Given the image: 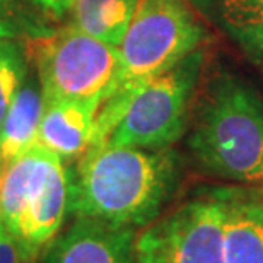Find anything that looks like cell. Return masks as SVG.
Wrapping results in <instances>:
<instances>
[{
    "label": "cell",
    "instance_id": "obj_1",
    "mask_svg": "<svg viewBox=\"0 0 263 263\" xmlns=\"http://www.w3.org/2000/svg\"><path fill=\"white\" fill-rule=\"evenodd\" d=\"M178 181L173 149L94 144L70 173V214L139 233L161 217Z\"/></svg>",
    "mask_w": 263,
    "mask_h": 263
},
{
    "label": "cell",
    "instance_id": "obj_13",
    "mask_svg": "<svg viewBox=\"0 0 263 263\" xmlns=\"http://www.w3.org/2000/svg\"><path fill=\"white\" fill-rule=\"evenodd\" d=\"M140 0H73L72 24L84 33L120 46Z\"/></svg>",
    "mask_w": 263,
    "mask_h": 263
},
{
    "label": "cell",
    "instance_id": "obj_8",
    "mask_svg": "<svg viewBox=\"0 0 263 263\" xmlns=\"http://www.w3.org/2000/svg\"><path fill=\"white\" fill-rule=\"evenodd\" d=\"M137 231L73 217L36 263H135Z\"/></svg>",
    "mask_w": 263,
    "mask_h": 263
},
{
    "label": "cell",
    "instance_id": "obj_15",
    "mask_svg": "<svg viewBox=\"0 0 263 263\" xmlns=\"http://www.w3.org/2000/svg\"><path fill=\"white\" fill-rule=\"evenodd\" d=\"M26 0H0V38H29L45 33Z\"/></svg>",
    "mask_w": 263,
    "mask_h": 263
},
{
    "label": "cell",
    "instance_id": "obj_11",
    "mask_svg": "<svg viewBox=\"0 0 263 263\" xmlns=\"http://www.w3.org/2000/svg\"><path fill=\"white\" fill-rule=\"evenodd\" d=\"M229 40L263 68V0H195Z\"/></svg>",
    "mask_w": 263,
    "mask_h": 263
},
{
    "label": "cell",
    "instance_id": "obj_10",
    "mask_svg": "<svg viewBox=\"0 0 263 263\" xmlns=\"http://www.w3.org/2000/svg\"><path fill=\"white\" fill-rule=\"evenodd\" d=\"M45 103L38 144L57 154L64 162L81 157L92 144L96 115L101 104L76 99Z\"/></svg>",
    "mask_w": 263,
    "mask_h": 263
},
{
    "label": "cell",
    "instance_id": "obj_17",
    "mask_svg": "<svg viewBox=\"0 0 263 263\" xmlns=\"http://www.w3.org/2000/svg\"><path fill=\"white\" fill-rule=\"evenodd\" d=\"M40 7H43L46 12L55 15L57 19L64 17L65 14H70L73 0H34Z\"/></svg>",
    "mask_w": 263,
    "mask_h": 263
},
{
    "label": "cell",
    "instance_id": "obj_3",
    "mask_svg": "<svg viewBox=\"0 0 263 263\" xmlns=\"http://www.w3.org/2000/svg\"><path fill=\"white\" fill-rule=\"evenodd\" d=\"M203 38L186 0H140L118 46V73L98 109L92 144L108 139L120 108L135 89L180 64L200 48Z\"/></svg>",
    "mask_w": 263,
    "mask_h": 263
},
{
    "label": "cell",
    "instance_id": "obj_6",
    "mask_svg": "<svg viewBox=\"0 0 263 263\" xmlns=\"http://www.w3.org/2000/svg\"><path fill=\"white\" fill-rule=\"evenodd\" d=\"M45 101L76 99L103 104L113 87L120 50L84 33L73 24L29 36Z\"/></svg>",
    "mask_w": 263,
    "mask_h": 263
},
{
    "label": "cell",
    "instance_id": "obj_12",
    "mask_svg": "<svg viewBox=\"0 0 263 263\" xmlns=\"http://www.w3.org/2000/svg\"><path fill=\"white\" fill-rule=\"evenodd\" d=\"M45 104L41 86L26 81L0 127V167L2 170L38 144V130Z\"/></svg>",
    "mask_w": 263,
    "mask_h": 263
},
{
    "label": "cell",
    "instance_id": "obj_14",
    "mask_svg": "<svg viewBox=\"0 0 263 263\" xmlns=\"http://www.w3.org/2000/svg\"><path fill=\"white\" fill-rule=\"evenodd\" d=\"M26 82V62L14 40L0 38V127Z\"/></svg>",
    "mask_w": 263,
    "mask_h": 263
},
{
    "label": "cell",
    "instance_id": "obj_9",
    "mask_svg": "<svg viewBox=\"0 0 263 263\" xmlns=\"http://www.w3.org/2000/svg\"><path fill=\"white\" fill-rule=\"evenodd\" d=\"M224 198V261L263 263V192L220 188Z\"/></svg>",
    "mask_w": 263,
    "mask_h": 263
},
{
    "label": "cell",
    "instance_id": "obj_4",
    "mask_svg": "<svg viewBox=\"0 0 263 263\" xmlns=\"http://www.w3.org/2000/svg\"><path fill=\"white\" fill-rule=\"evenodd\" d=\"M70 215V171L36 144L0 173V220L36 263Z\"/></svg>",
    "mask_w": 263,
    "mask_h": 263
},
{
    "label": "cell",
    "instance_id": "obj_2",
    "mask_svg": "<svg viewBox=\"0 0 263 263\" xmlns=\"http://www.w3.org/2000/svg\"><path fill=\"white\" fill-rule=\"evenodd\" d=\"M188 147L209 175L263 192V96L239 76L217 72L200 98Z\"/></svg>",
    "mask_w": 263,
    "mask_h": 263
},
{
    "label": "cell",
    "instance_id": "obj_16",
    "mask_svg": "<svg viewBox=\"0 0 263 263\" xmlns=\"http://www.w3.org/2000/svg\"><path fill=\"white\" fill-rule=\"evenodd\" d=\"M0 263H33L0 220Z\"/></svg>",
    "mask_w": 263,
    "mask_h": 263
},
{
    "label": "cell",
    "instance_id": "obj_7",
    "mask_svg": "<svg viewBox=\"0 0 263 263\" xmlns=\"http://www.w3.org/2000/svg\"><path fill=\"white\" fill-rule=\"evenodd\" d=\"M135 263H226L220 188L188 200L139 231Z\"/></svg>",
    "mask_w": 263,
    "mask_h": 263
},
{
    "label": "cell",
    "instance_id": "obj_5",
    "mask_svg": "<svg viewBox=\"0 0 263 263\" xmlns=\"http://www.w3.org/2000/svg\"><path fill=\"white\" fill-rule=\"evenodd\" d=\"M203 60V50L198 48L167 72L135 89L122 104L103 144L149 151L171 149L190 122Z\"/></svg>",
    "mask_w": 263,
    "mask_h": 263
},
{
    "label": "cell",
    "instance_id": "obj_18",
    "mask_svg": "<svg viewBox=\"0 0 263 263\" xmlns=\"http://www.w3.org/2000/svg\"><path fill=\"white\" fill-rule=\"evenodd\" d=\"M0 173H2V167H0Z\"/></svg>",
    "mask_w": 263,
    "mask_h": 263
}]
</instances>
